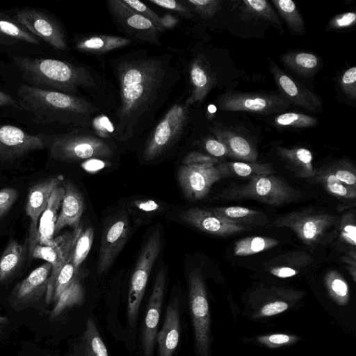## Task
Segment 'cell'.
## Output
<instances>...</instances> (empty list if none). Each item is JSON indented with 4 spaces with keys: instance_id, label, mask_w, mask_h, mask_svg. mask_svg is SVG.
Listing matches in <instances>:
<instances>
[{
    "instance_id": "obj_1",
    "label": "cell",
    "mask_w": 356,
    "mask_h": 356,
    "mask_svg": "<svg viewBox=\"0 0 356 356\" xmlns=\"http://www.w3.org/2000/svg\"><path fill=\"white\" fill-rule=\"evenodd\" d=\"M165 75L161 63L155 59H140L121 64L118 70L121 106L118 118L131 122L152 102Z\"/></svg>"
},
{
    "instance_id": "obj_2",
    "label": "cell",
    "mask_w": 356,
    "mask_h": 356,
    "mask_svg": "<svg viewBox=\"0 0 356 356\" xmlns=\"http://www.w3.org/2000/svg\"><path fill=\"white\" fill-rule=\"evenodd\" d=\"M17 108L26 111L38 124L75 123L89 113L92 106L84 99L58 91L22 84Z\"/></svg>"
},
{
    "instance_id": "obj_3",
    "label": "cell",
    "mask_w": 356,
    "mask_h": 356,
    "mask_svg": "<svg viewBox=\"0 0 356 356\" xmlns=\"http://www.w3.org/2000/svg\"><path fill=\"white\" fill-rule=\"evenodd\" d=\"M13 60L23 79L37 88L71 95L80 86L95 83L86 69L66 61L21 56Z\"/></svg>"
},
{
    "instance_id": "obj_4",
    "label": "cell",
    "mask_w": 356,
    "mask_h": 356,
    "mask_svg": "<svg viewBox=\"0 0 356 356\" xmlns=\"http://www.w3.org/2000/svg\"><path fill=\"white\" fill-rule=\"evenodd\" d=\"M218 196L226 200H254L268 205L280 206L296 202L302 193L273 174L250 179L243 184H231Z\"/></svg>"
},
{
    "instance_id": "obj_5",
    "label": "cell",
    "mask_w": 356,
    "mask_h": 356,
    "mask_svg": "<svg viewBox=\"0 0 356 356\" xmlns=\"http://www.w3.org/2000/svg\"><path fill=\"white\" fill-rule=\"evenodd\" d=\"M45 141L51 158L59 161L77 162L112 155L111 149L103 140L78 133L45 135Z\"/></svg>"
},
{
    "instance_id": "obj_6",
    "label": "cell",
    "mask_w": 356,
    "mask_h": 356,
    "mask_svg": "<svg viewBox=\"0 0 356 356\" xmlns=\"http://www.w3.org/2000/svg\"><path fill=\"white\" fill-rule=\"evenodd\" d=\"M337 222L334 215L307 209L282 216L273 224L277 227L291 229L305 245L312 247L319 243Z\"/></svg>"
},
{
    "instance_id": "obj_7",
    "label": "cell",
    "mask_w": 356,
    "mask_h": 356,
    "mask_svg": "<svg viewBox=\"0 0 356 356\" xmlns=\"http://www.w3.org/2000/svg\"><path fill=\"white\" fill-rule=\"evenodd\" d=\"M161 246V234L155 231L148 238L139 255L133 273L128 293L127 316L129 327L134 328L152 266Z\"/></svg>"
},
{
    "instance_id": "obj_8",
    "label": "cell",
    "mask_w": 356,
    "mask_h": 356,
    "mask_svg": "<svg viewBox=\"0 0 356 356\" xmlns=\"http://www.w3.org/2000/svg\"><path fill=\"white\" fill-rule=\"evenodd\" d=\"M188 296L196 348L200 356H208L210 325L209 303L205 285L198 268L189 273Z\"/></svg>"
},
{
    "instance_id": "obj_9",
    "label": "cell",
    "mask_w": 356,
    "mask_h": 356,
    "mask_svg": "<svg viewBox=\"0 0 356 356\" xmlns=\"http://www.w3.org/2000/svg\"><path fill=\"white\" fill-rule=\"evenodd\" d=\"M220 165H182L179 168L177 178L185 197L190 201L204 198L212 186L225 178Z\"/></svg>"
},
{
    "instance_id": "obj_10",
    "label": "cell",
    "mask_w": 356,
    "mask_h": 356,
    "mask_svg": "<svg viewBox=\"0 0 356 356\" xmlns=\"http://www.w3.org/2000/svg\"><path fill=\"white\" fill-rule=\"evenodd\" d=\"M187 106L175 104L157 124L143 153L145 161H152L170 147L180 136L187 120Z\"/></svg>"
},
{
    "instance_id": "obj_11",
    "label": "cell",
    "mask_w": 356,
    "mask_h": 356,
    "mask_svg": "<svg viewBox=\"0 0 356 356\" xmlns=\"http://www.w3.org/2000/svg\"><path fill=\"white\" fill-rule=\"evenodd\" d=\"M289 102L281 95L261 92H227L218 100L220 109L271 114L287 108Z\"/></svg>"
},
{
    "instance_id": "obj_12",
    "label": "cell",
    "mask_w": 356,
    "mask_h": 356,
    "mask_svg": "<svg viewBox=\"0 0 356 356\" xmlns=\"http://www.w3.org/2000/svg\"><path fill=\"white\" fill-rule=\"evenodd\" d=\"M81 229V227H79L72 232L54 238L47 245L39 243L34 236L29 234L28 250L31 257L45 260L52 266L47 289L52 285L67 257L73 250Z\"/></svg>"
},
{
    "instance_id": "obj_13",
    "label": "cell",
    "mask_w": 356,
    "mask_h": 356,
    "mask_svg": "<svg viewBox=\"0 0 356 356\" xmlns=\"http://www.w3.org/2000/svg\"><path fill=\"white\" fill-rule=\"evenodd\" d=\"M14 19L54 49H66V38L61 26L48 13L36 8H22L16 11Z\"/></svg>"
},
{
    "instance_id": "obj_14",
    "label": "cell",
    "mask_w": 356,
    "mask_h": 356,
    "mask_svg": "<svg viewBox=\"0 0 356 356\" xmlns=\"http://www.w3.org/2000/svg\"><path fill=\"white\" fill-rule=\"evenodd\" d=\"M46 147L45 135L30 134L9 124H0V161H13Z\"/></svg>"
},
{
    "instance_id": "obj_15",
    "label": "cell",
    "mask_w": 356,
    "mask_h": 356,
    "mask_svg": "<svg viewBox=\"0 0 356 356\" xmlns=\"http://www.w3.org/2000/svg\"><path fill=\"white\" fill-rule=\"evenodd\" d=\"M51 268L49 263H44L17 283L9 297L10 306L16 310L22 309L46 294Z\"/></svg>"
},
{
    "instance_id": "obj_16",
    "label": "cell",
    "mask_w": 356,
    "mask_h": 356,
    "mask_svg": "<svg viewBox=\"0 0 356 356\" xmlns=\"http://www.w3.org/2000/svg\"><path fill=\"white\" fill-rule=\"evenodd\" d=\"M181 221L200 230L218 236H229L244 232L251 227L226 220L207 209L193 207L179 213Z\"/></svg>"
},
{
    "instance_id": "obj_17",
    "label": "cell",
    "mask_w": 356,
    "mask_h": 356,
    "mask_svg": "<svg viewBox=\"0 0 356 356\" xmlns=\"http://www.w3.org/2000/svg\"><path fill=\"white\" fill-rule=\"evenodd\" d=\"M129 222L125 216L113 220L102 235L97 273H104L123 248L129 233Z\"/></svg>"
},
{
    "instance_id": "obj_18",
    "label": "cell",
    "mask_w": 356,
    "mask_h": 356,
    "mask_svg": "<svg viewBox=\"0 0 356 356\" xmlns=\"http://www.w3.org/2000/svg\"><path fill=\"white\" fill-rule=\"evenodd\" d=\"M165 283V273L163 269H161L156 274L147 307L142 339L145 356H152L154 351L164 296Z\"/></svg>"
},
{
    "instance_id": "obj_19",
    "label": "cell",
    "mask_w": 356,
    "mask_h": 356,
    "mask_svg": "<svg viewBox=\"0 0 356 356\" xmlns=\"http://www.w3.org/2000/svg\"><path fill=\"white\" fill-rule=\"evenodd\" d=\"M270 69L281 95L289 103L302 106L311 111L317 112L322 107L321 99L312 91L295 81L273 61Z\"/></svg>"
},
{
    "instance_id": "obj_20",
    "label": "cell",
    "mask_w": 356,
    "mask_h": 356,
    "mask_svg": "<svg viewBox=\"0 0 356 356\" xmlns=\"http://www.w3.org/2000/svg\"><path fill=\"white\" fill-rule=\"evenodd\" d=\"M108 5L120 24L137 37L153 40L161 32L149 19L136 12L122 0H111Z\"/></svg>"
},
{
    "instance_id": "obj_21",
    "label": "cell",
    "mask_w": 356,
    "mask_h": 356,
    "mask_svg": "<svg viewBox=\"0 0 356 356\" xmlns=\"http://www.w3.org/2000/svg\"><path fill=\"white\" fill-rule=\"evenodd\" d=\"M63 179L61 175L48 177L36 182L29 188L25 211L31 219V229H38L40 216L47 207L53 191Z\"/></svg>"
},
{
    "instance_id": "obj_22",
    "label": "cell",
    "mask_w": 356,
    "mask_h": 356,
    "mask_svg": "<svg viewBox=\"0 0 356 356\" xmlns=\"http://www.w3.org/2000/svg\"><path fill=\"white\" fill-rule=\"evenodd\" d=\"M62 185L65 192L55 225L54 234L65 227L74 229L79 227L84 209L83 196L76 186L69 179H63Z\"/></svg>"
},
{
    "instance_id": "obj_23",
    "label": "cell",
    "mask_w": 356,
    "mask_h": 356,
    "mask_svg": "<svg viewBox=\"0 0 356 356\" xmlns=\"http://www.w3.org/2000/svg\"><path fill=\"white\" fill-rule=\"evenodd\" d=\"M179 300L175 298L166 308L162 328L156 334L159 356H172L179 343Z\"/></svg>"
},
{
    "instance_id": "obj_24",
    "label": "cell",
    "mask_w": 356,
    "mask_h": 356,
    "mask_svg": "<svg viewBox=\"0 0 356 356\" xmlns=\"http://www.w3.org/2000/svg\"><path fill=\"white\" fill-rule=\"evenodd\" d=\"M210 131L228 149L230 157L243 162H255L258 153L245 137L225 127L214 126Z\"/></svg>"
},
{
    "instance_id": "obj_25",
    "label": "cell",
    "mask_w": 356,
    "mask_h": 356,
    "mask_svg": "<svg viewBox=\"0 0 356 356\" xmlns=\"http://www.w3.org/2000/svg\"><path fill=\"white\" fill-rule=\"evenodd\" d=\"M64 192L62 184L54 189L47 207L40 217L38 229H29V234L34 236L42 244L47 245L54 238L58 211L61 205Z\"/></svg>"
},
{
    "instance_id": "obj_26",
    "label": "cell",
    "mask_w": 356,
    "mask_h": 356,
    "mask_svg": "<svg viewBox=\"0 0 356 356\" xmlns=\"http://www.w3.org/2000/svg\"><path fill=\"white\" fill-rule=\"evenodd\" d=\"M190 79L192 90L186 102L187 106L195 102H201L215 83L214 75L208 63L202 56L196 58L192 63Z\"/></svg>"
},
{
    "instance_id": "obj_27",
    "label": "cell",
    "mask_w": 356,
    "mask_h": 356,
    "mask_svg": "<svg viewBox=\"0 0 356 356\" xmlns=\"http://www.w3.org/2000/svg\"><path fill=\"white\" fill-rule=\"evenodd\" d=\"M313 262L306 252L296 251L282 254L270 261L267 269L270 274L280 278L291 277L299 273L300 269Z\"/></svg>"
},
{
    "instance_id": "obj_28",
    "label": "cell",
    "mask_w": 356,
    "mask_h": 356,
    "mask_svg": "<svg viewBox=\"0 0 356 356\" xmlns=\"http://www.w3.org/2000/svg\"><path fill=\"white\" fill-rule=\"evenodd\" d=\"M277 152L297 177L308 179L315 175L316 169L313 166V155L309 149L304 147L289 149L278 147Z\"/></svg>"
},
{
    "instance_id": "obj_29",
    "label": "cell",
    "mask_w": 356,
    "mask_h": 356,
    "mask_svg": "<svg viewBox=\"0 0 356 356\" xmlns=\"http://www.w3.org/2000/svg\"><path fill=\"white\" fill-rule=\"evenodd\" d=\"M217 216L247 227L264 226L269 220L263 212L239 206L207 208Z\"/></svg>"
},
{
    "instance_id": "obj_30",
    "label": "cell",
    "mask_w": 356,
    "mask_h": 356,
    "mask_svg": "<svg viewBox=\"0 0 356 356\" xmlns=\"http://www.w3.org/2000/svg\"><path fill=\"white\" fill-rule=\"evenodd\" d=\"M131 40L126 38L92 35L78 40L75 44L76 49L82 52L104 54L118 48L127 46Z\"/></svg>"
},
{
    "instance_id": "obj_31",
    "label": "cell",
    "mask_w": 356,
    "mask_h": 356,
    "mask_svg": "<svg viewBox=\"0 0 356 356\" xmlns=\"http://www.w3.org/2000/svg\"><path fill=\"white\" fill-rule=\"evenodd\" d=\"M19 42L34 44L39 43L37 37L28 31L14 17L0 13V43L11 45Z\"/></svg>"
},
{
    "instance_id": "obj_32",
    "label": "cell",
    "mask_w": 356,
    "mask_h": 356,
    "mask_svg": "<svg viewBox=\"0 0 356 356\" xmlns=\"http://www.w3.org/2000/svg\"><path fill=\"white\" fill-rule=\"evenodd\" d=\"M220 165L226 177H238L250 180L275 172L273 166L268 163L226 161L220 163Z\"/></svg>"
},
{
    "instance_id": "obj_33",
    "label": "cell",
    "mask_w": 356,
    "mask_h": 356,
    "mask_svg": "<svg viewBox=\"0 0 356 356\" xmlns=\"http://www.w3.org/2000/svg\"><path fill=\"white\" fill-rule=\"evenodd\" d=\"M26 254V246L11 239L0 257V282L10 279L21 266Z\"/></svg>"
},
{
    "instance_id": "obj_34",
    "label": "cell",
    "mask_w": 356,
    "mask_h": 356,
    "mask_svg": "<svg viewBox=\"0 0 356 356\" xmlns=\"http://www.w3.org/2000/svg\"><path fill=\"white\" fill-rule=\"evenodd\" d=\"M282 63L299 75L309 76L316 72L320 66L319 58L307 51H291L282 56Z\"/></svg>"
},
{
    "instance_id": "obj_35",
    "label": "cell",
    "mask_w": 356,
    "mask_h": 356,
    "mask_svg": "<svg viewBox=\"0 0 356 356\" xmlns=\"http://www.w3.org/2000/svg\"><path fill=\"white\" fill-rule=\"evenodd\" d=\"M77 272L78 270L73 264L72 251L57 274L52 285L47 290L45 294L47 303L55 302L59 296L77 280Z\"/></svg>"
},
{
    "instance_id": "obj_36",
    "label": "cell",
    "mask_w": 356,
    "mask_h": 356,
    "mask_svg": "<svg viewBox=\"0 0 356 356\" xmlns=\"http://www.w3.org/2000/svg\"><path fill=\"white\" fill-rule=\"evenodd\" d=\"M311 183L319 184L333 197L341 200H354L356 197V189H353L341 183L330 173L321 168L316 169L315 175L307 179Z\"/></svg>"
},
{
    "instance_id": "obj_37",
    "label": "cell",
    "mask_w": 356,
    "mask_h": 356,
    "mask_svg": "<svg viewBox=\"0 0 356 356\" xmlns=\"http://www.w3.org/2000/svg\"><path fill=\"white\" fill-rule=\"evenodd\" d=\"M279 243L275 238L262 236L243 238L235 242L234 254L238 257L252 255L273 248Z\"/></svg>"
},
{
    "instance_id": "obj_38",
    "label": "cell",
    "mask_w": 356,
    "mask_h": 356,
    "mask_svg": "<svg viewBox=\"0 0 356 356\" xmlns=\"http://www.w3.org/2000/svg\"><path fill=\"white\" fill-rule=\"evenodd\" d=\"M272 2L291 32L295 35H303L305 32V23L296 3L291 0H272Z\"/></svg>"
},
{
    "instance_id": "obj_39",
    "label": "cell",
    "mask_w": 356,
    "mask_h": 356,
    "mask_svg": "<svg viewBox=\"0 0 356 356\" xmlns=\"http://www.w3.org/2000/svg\"><path fill=\"white\" fill-rule=\"evenodd\" d=\"M241 11L245 19H262L281 26L278 15L266 0H243Z\"/></svg>"
},
{
    "instance_id": "obj_40",
    "label": "cell",
    "mask_w": 356,
    "mask_h": 356,
    "mask_svg": "<svg viewBox=\"0 0 356 356\" xmlns=\"http://www.w3.org/2000/svg\"><path fill=\"white\" fill-rule=\"evenodd\" d=\"M83 298V288L77 279L55 301L54 307L50 314V318H55L66 309L79 305L82 302Z\"/></svg>"
},
{
    "instance_id": "obj_41",
    "label": "cell",
    "mask_w": 356,
    "mask_h": 356,
    "mask_svg": "<svg viewBox=\"0 0 356 356\" xmlns=\"http://www.w3.org/2000/svg\"><path fill=\"white\" fill-rule=\"evenodd\" d=\"M83 339L88 356H108L107 348L92 317L87 319Z\"/></svg>"
},
{
    "instance_id": "obj_42",
    "label": "cell",
    "mask_w": 356,
    "mask_h": 356,
    "mask_svg": "<svg viewBox=\"0 0 356 356\" xmlns=\"http://www.w3.org/2000/svg\"><path fill=\"white\" fill-rule=\"evenodd\" d=\"M333 175L347 186L356 189V172L354 165L347 160L342 159L321 168Z\"/></svg>"
},
{
    "instance_id": "obj_43",
    "label": "cell",
    "mask_w": 356,
    "mask_h": 356,
    "mask_svg": "<svg viewBox=\"0 0 356 356\" xmlns=\"http://www.w3.org/2000/svg\"><path fill=\"white\" fill-rule=\"evenodd\" d=\"M94 238V231L91 227L79 232L72 250V261L75 268L79 270V266L87 257Z\"/></svg>"
},
{
    "instance_id": "obj_44",
    "label": "cell",
    "mask_w": 356,
    "mask_h": 356,
    "mask_svg": "<svg viewBox=\"0 0 356 356\" xmlns=\"http://www.w3.org/2000/svg\"><path fill=\"white\" fill-rule=\"evenodd\" d=\"M274 123L281 127L307 128L315 126L318 123V119L303 113L289 112L275 116Z\"/></svg>"
},
{
    "instance_id": "obj_45",
    "label": "cell",
    "mask_w": 356,
    "mask_h": 356,
    "mask_svg": "<svg viewBox=\"0 0 356 356\" xmlns=\"http://www.w3.org/2000/svg\"><path fill=\"white\" fill-rule=\"evenodd\" d=\"M325 282L330 295L341 303H344L348 297V286L339 273L330 270L325 275Z\"/></svg>"
},
{
    "instance_id": "obj_46",
    "label": "cell",
    "mask_w": 356,
    "mask_h": 356,
    "mask_svg": "<svg viewBox=\"0 0 356 356\" xmlns=\"http://www.w3.org/2000/svg\"><path fill=\"white\" fill-rule=\"evenodd\" d=\"M340 238L352 249L356 245V220L355 211L343 213L339 220Z\"/></svg>"
},
{
    "instance_id": "obj_47",
    "label": "cell",
    "mask_w": 356,
    "mask_h": 356,
    "mask_svg": "<svg viewBox=\"0 0 356 356\" xmlns=\"http://www.w3.org/2000/svg\"><path fill=\"white\" fill-rule=\"evenodd\" d=\"M185 3L204 19L213 17L222 8L221 0H188Z\"/></svg>"
},
{
    "instance_id": "obj_48",
    "label": "cell",
    "mask_w": 356,
    "mask_h": 356,
    "mask_svg": "<svg viewBox=\"0 0 356 356\" xmlns=\"http://www.w3.org/2000/svg\"><path fill=\"white\" fill-rule=\"evenodd\" d=\"M136 12L149 19L161 32L164 31L161 17L143 2L138 0H122Z\"/></svg>"
},
{
    "instance_id": "obj_49",
    "label": "cell",
    "mask_w": 356,
    "mask_h": 356,
    "mask_svg": "<svg viewBox=\"0 0 356 356\" xmlns=\"http://www.w3.org/2000/svg\"><path fill=\"white\" fill-rule=\"evenodd\" d=\"M339 86L342 91L351 100L356 99V67L346 70L339 79Z\"/></svg>"
},
{
    "instance_id": "obj_50",
    "label": "cell",
    "mask_w": 356,
    "mask_h": 356,
    "mask_svg": "<svg viewBox=\"0 0 356 356\" xmlns=\"http://www.w3.org/2000/svg\"><path fill=\"white\" fill-rule=\"evenodd\" d=\"M18 191L14 188L7 187L0 190V220L11 209L18 197Z\"/></svg>"
},
{
    "instance_id": "obj_51",
    "label": "cell",
    "mask_w": 356,
    "mask_h": 356,
    "mask_svg": "<svg viewBox=\"0 0 356 356\" xmlns=\"http://www.w3.org/2000/svg\"><path fill=\"white\" fill-rule=\"evenodd\" d=\"M355 22V13L347 12L333 17L327 24V29L329 30L345 29L352 26Z\"/></svg>"
},
{
    "instance_id": "obj_52",
    "label": "cell",
    "mask_w": 356,
    "mask_h": 356,
    "mask_svg": "<svg viewBox=\"0 0 356 356\" xmlns=\"http://www.w3.org/2000/svg\"><path fill=\"white\" fill-rule=\"evenodd\" d=\"M204 146L207 152L215 158L229 156L227 147L217 138H210L204 141Z\"/></svg>"
},
{
    "instance_id": "obj_53",
    "label": "cell",
    "mask_w": 356,
    "mask_h": 356,
    "mask_svg": "<svg viewBox=\"0 0 356 356\" xmlns=\"http://www.w3.org/2000/svg\"><path fill=\"white\" fill-rule=\"evenodd\" d=\"M149 1L163 8L177 12L187 17H193L191 9L181 2L175 0H149Z\"/></svg>"
},
{
    "instance_id": "obj_54",
    "label": "cell",
    "mask_w": 356,
    "mask_h": 356,
    "mask_svg": "<svg viewBox=\"0 0 356 356\" xmlns=\"http://www.w3.org/2000/svg\"><path fill=\"white\" fill-rule=\"evenodd\" d=\"M218 159L197 152H192L183 160V165L218 164Z\"/></svg>"
},
{
    "instance_id": "obj_55",
    "label": "cell",
    "mask_w": 356,
    "mask_h": 356,
    "mask_svg": "<svg viewBox=\"0 0 356 356\" xmlns=\"http://www.w3.org/2000/svg\"><path fill=\"white\" fill-rule=\"evenodd\" d=\"M96 132L102 137H108L113 131V127L110 120L105 115H100L93 121Z\"/></svg>"
},
{
    "instance_id": "obj_56",
    "label": "cell",
    "mask_w": 356,
    "mask_h": 356,
    "mask_svg": "<svg viewBox=\"0 0 356 356\" xmlns=\"http://www.w3.org/2000/svg\"><path fill=\"white\" fill-rule=\"evenodd\" d=\"M289 305L285 302L275 301L264 305L261 311L263 316H269L280 314L287 309Z\"/></svg>"
},
{
    "instance_id": "obj_57",
    "label": "cell",
    "mask_w": 356,
    "mask_h": 356,
    "mask_svg": "<svg viewBox=\"0 0 356 356\" xmlns=\"http://www.w3.org/2000/svg\"><path fill=\"white\" fill-rule=\"evenodd\" d=\"M341 261L346 264V267L350 273L354 282L356 280V251L350 250L347 254L340 259Z\"/></svg>"
},
{
    "instance_id": "obj_58",
    "label": "cell",
    "mask_w": 356,
    "mask_h": 356,
    "mask_svg": "<svg viewBox=\"0 0 356 356\" xmlns=\"http://www.w3.org/2000/svg\"><path fill=\"white\" fill-rule=\"evenodd\" d=\"M17 102L9 94L0 90V106H12L17 108Z\"/></svg>"
},
{
    "instance_id": "obj_59",
    "label": "cell",
    "mask_w": 356,
    "mask_h": 356,
    "mask_svg": "<svg viewBox=\"0 0 356 356\" xmlns=\"http://www.w3.org/2000/svg\"><path fill=\"white\" fill-rule=\"evenodd\" d=\"M291 337L286 334H275L268 337V341L275 344H283L289 342Z\"/></svg>"
},
{
    "instance_id": "obj_60",
    "label": "cell",
    "mask_w": 356,
    "mask_h": 356,
    "mask_svg": "<svg viewBox=\"0 0 356 356\" xmlns=\"http://www.w3.org/2000/svg\"><path fill=\"white\" fill-rule=\"evenodd\" d=\"M161 22L163 28L165 29L174 27L177 22V19L172 15H166L161 17Z\"/></svg>"
},
{
    "instance_id": "obj_61",
    "label": "cell",
    "mask_w": 356,
    "mask_h": 356,
    "mask_svg": "<svg viewBox=\"0 0 356 356\" xmlns=\"http://www.w3.org/2000/svg\"><path fill=\"white\" fill-rule=\"evenodd\" d=\"M8 323V319L6 317L0 316V333L2 330L6 327Z\"/></svg>"
}]
</instances>
